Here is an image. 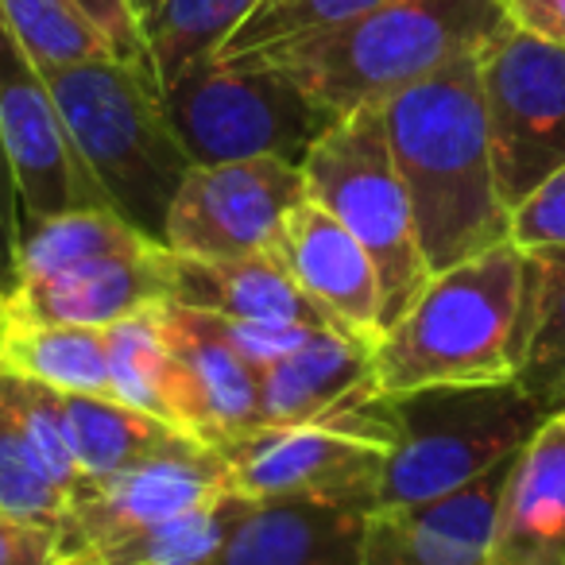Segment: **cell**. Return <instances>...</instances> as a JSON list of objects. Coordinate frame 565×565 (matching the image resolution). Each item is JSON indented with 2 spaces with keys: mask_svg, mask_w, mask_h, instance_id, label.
Wrapping results in <instances>:
<instances>
[{
  "mask_svg": "<svg viewBox=\"0 0 565 565\" xmlns=\"http://www.w3.org/2000/svg\"><path fill=\"white\" fill-rule=\"evenodd\" d=\"M430 275L511 241L480 94V55H465L380 105Z\"/></svg>",
  "mask_w": 565,
  "mask_h": 565,
  "instance_id": "1",
  "label": "cell"
},
{
  "mask_svg": "<svg viewBox=\"0 0 565 565\" xmlns=\"http://www.w3.org/2000/svg\"><path fill=\"white\" fill-rule=\"evenodd\" d=\"M508 24L503 0H380L333 32L241 55V63L287 74L318 105L345 117L380 109L441 66L480 55Z\"/></svg>",
  "mask_w": 565,
  "mask_h": 565,
  "instance_id": "2",
  "label": "cell"
},
{
  "mask_svg": "<svg viewBox=\"0 0 565 565\" xmlns=\"http://www.w3.org/2000/svg\"><path fill=\"white\" fill-rule=\"evenodd\" d=\"M523 349V252L511 241L430 275L372 349L384 395L515 380Z\"/></svg>",
  "mask_w": 565,
  "mask_h": 565,
  "instance_id": "3",
  "label": "cell"
},
{
  "mask_svg": "<svg viewBox=\"0 0 565 565\" xmlns=\"http://www.w3.org/2000/svg\"><path fill=\"white\" fill-rule=\"evenodd\" d=\"M43 78L109 210L163 244L171 202L194 167L167 120L163 94L109 55L47 66Z\"/></svg>",
  "mask_w": 565,
  "mask_h": 565,
  "instance_id": "4",
  "label": "cell"
},
{
  "mask_svg": "<svg viewBox=\"0 0 565 565\" xmlns=\"http://www.w3.org/2000/svg\"><path fill=\"white\" fill-rule=\"evenodd\" d=\"M395 438L387 446L376 508H407L446 495L515 457L550 411L523 384L426 387L387 395Z\"/></svg>",
  "mask_w": 565,
  "mask_h": 565,
  "instance_id": "5",
  "label": "cell"
},
{
  "mask_svg": "<svg viewBox=\"0 0 565 565\" xmlns=\"http://www.w3.org/2000/svg\"><path fill=\"white\" fill-rule=\"evenodd\" d=\"M302 182L307 198L330 210L376 264L387 330L430 282V267L380 109H356L333 120L302 159Z\"/></svg>",
  "mask_w": 565,
  "mask_h": 565,
  "instance_id": "6",
  "label": "cell"
},
{
  "mask_svg": "<svg viewBox=\"0 0 565 565\" xmlns=\"http://www.w3.org/2000/svg\"><path fill=\"white\" fill-rule=\"evenodd\" d=\"M163 109L194 163L287 159L302 167L338 120L287 74L241 58H202L163 89Z\"/></svg>",
  "mask_w": 565,
  "mask_h": 565,
  "instance_id": "7",
  "label": "cell"
},
{
  "mask_svg": "<svg viewBox=\"0 0 565 565\" xmlns=\"http://www.w3.org/2000/svg\"><path fill=\"white\" fill-rule=\"evenodd\" d=\"M480 94L500 198L515 210L565 167V47L508 24L480 51Z\"/></svg>",
  "mask_w": 565,
  "mask_h": 565,
  "instance_id": "8",
  "label": "cell"
},
{
  "mask_svg": "<svg viewBox=\"0 0 565 565\" xmlns=\"http://www.w3.org/2000/svg\"><path fill=\"white\" fill-rule=\"evenodd\" d=\"M302 198V167L287 159L194 163L167 213L163 244L194 259L271 256L282 217Z\"/></svg>",
  "mask_w": 565,
  "mask_h": 565,
  "instance_id": "9",
  "label": "cell"
},
{
  "mask_svg": "<svg viewBox=\"0 0 565 565\" xmlns=\"http://www.w3.org/2000/svg\"><path fill=\"white\" fill-rule=\"evenodd\" d=\"M0 136L20 186L24 221L71 210H109L102 186L66 132L40 63L0 12Z\"/></svg>",
  "mask_w": 565,
  "mask_h": 565,
  "instance_id": "10",
  "label": "cell"
},
{
  "mask_svg": "<svg viewBox=\"0 0 565 565\" xmlns=\"http://www.w3.org/2000/svg\"><path fill=\"white\" fill-rule=\"evenodd\" d=\"M259 426H322L387 449L395 411L376 384L372 345L330 330L310 333L259 372Z\"/></svg>",
  "mask_w": 565,
  "mask_h": 565,
  "instance_id": "11",
  "label": "cell"
},
{
  "mask_svg": "<svg viewBox=\"0 0 565 565\" xmlns=\"http://www.w3.org/2000/svg\"><path fill=\"white\" fill-rule=\"evenodd\" d=\"M228 465V484L248 500L318 495L376 511L387 449L322 426H256L213 446Z\"/></svg>",
  "mask_w": 565,
  "mask_h": 565,
  "instance_id": "12",
  "label": "cell"
},
{
  "mask_svg": "<svg viewBox=\"0 0 565 565\" xmlns=\"http://www.w3.org/2000/svg\"><path fill=\"white\" fill-rule=\"evenodd\" d=\"M233 492L228 465L213 446L148 457L102 484L82 488L58 523V557L94 554L117 539L174 519L198 503Z\"/></svg>",
  "mask_w": 565,
  "mask_h": 565,
  "instance_id": "13",
  "label": "cell"
},
{
  "mask_svg": "<svg viewBox=\"0 0 565 565\" xmlns=\"http://www.w3.org/2000/svg\"><path fill=\"white\" fill-rule=\"evenodd\" d=\"M271 259L299 282V291L326 310L341 333L376 349L384 338V295L364 244L330 210L302 198L271 244Z\"/></svg>",
  "mask_w": 565,
  "mask_h": 565,
  "instance_id": "14",
  "label": "cell"
},
{
  "mask_svg": "<svg viewBox=\"0 0 565 565\" xmlns=\"http://www.w3.org/2000/svg\"><path fill=\"white\" fill-rule=\"evenodd\" d=\"M511 461L515 457L434 500L376 508L364 523L361 565H488Z\"/></svg>",
  "mask_w": 565,
  "mask_h": 565,
  "instance_id": "15",
  "label": "cell"
},
{
  "mask_svg": "<svg viewBox=\"0 0 565 565\" xmlns=\"http://www.w3.org/2000/svg\"><path fill=\"white\" fill-rule=\"evenodd\" d=\"M156 318L174 361V403H179L182 430L202 446H221L256 430L259 369H252L213 333L190 322L186 310L174 302H163Z\"/></svg>",
  "mask_w": 565,
  "mask_h": 565,
  "instance_id": "16",
  "label": "cell"
},
{
  "mask_svg": "<svg viewBox=\"0 0 565 565\" xmlns=\"http://www.w3.org/2000/svg\"><path fill=\"white\" fill-rule=\"evenodd\" d=\"M369 515L361 503L318 495L252 500L205 565H361Z\"/></svg>",
  "mask_w": 565,
  "mask_h": 565,
  "instance_id": "17",
  "label": "cell"
},
{
  "mask_svg": "<svg viewBox=\"0 0 565 565\" xmlns=\"http://www.w3.org/2000/svg\"><path fill=\"white\" fill-rule=\"evenodd\" d=\"M167 244L136 256H113L86 264L78 271L40 282H17L4 295V315L51 326H86L109 330L143 310L167 302Z\"/></svg>",
  "mask_w": 565,
  "mask_h": 565,
  "instance_id": "18",
  "label": "cell"
},
{
  "mask_svg": "<svg viewBox=\"0 0 565 565\" xmlns=\"http://www.w3.org/2000/svg\"><path fill=\"white\" fill-rule=\"evenodd\" d=\"M488 565H565V415H550L511 461Z\"/></svg>",
  "mask_w": 565,
  "mask_h": 565,
  "instance_id": "19",
  "label": "cell"
},
{
  "mask_svg": "<svg viewBox=\"0 0 565 565\" xmlns=\"http://www.w3.org/2000/svg\"><path fill=\"white\" fill-rule=\"evenodd\" d=\"M167 302L202 310V315L241 318V322L307 326V330L341 333V326L318 302H310L299 291V282L282 271L271 256L194 259L171 252L167 256Z\"/></svg>",
  "mask_w": 565,
  "mask_h": 565,
  "instance_id": "20",
  "label": "cell"
},
{
  "mask_svg": "<svg viewBox=\"0 0 565 565\" xmlns=\"http://www.w3.org/2000/svg\"><path fill=\"white\" fill-rule=\"evenodd\" d=\"M63 426L74 461H78L82 488L102 484L148 457L202 446L190 434L167 426L163 418L143 415L120 399H102V395H63Z\"/></svg>",
  "mask_w": 565,
  "mask_h": 565,
  "instance_id": "21",
  "label": "cell"
},
{
  "mask_svg": "<svg viewBox=\"0 0 565 565\" xmlns=\"http://www.w3.org/2000/svg\"><path fill=\"white\" fill-rule=\"evenodd\" d=\"M0 369L63 395H113L105 330L9 318L0 322Z\"/></svg>",
  "mask_w": 565,
  "mask_h": 565,
  "instance_id": "22",
  "label": "cell"
},
{
  "mask_svg": "<svg viewBox=\"0 0 565 565\" xmlns=\"http://www.w3.org/2000/svg\"><path fill=\"white\" fill-rule=\"evenodd\" d=\"M515 384L557 415L565 395V244L523 252V349Z\"/></svg>",
  "mask_w": 565,
  "mask_h": 565,
  "instance_id": "23",
  "label": "cell"
},
{
  "mask_svg": "<svg viewBox=\"0 0 565 565\" xmlns=\"http://www.w3.org/2000/svg\"><path fill=\"white\" fill-rule=\"evenodd\" d=\"M159 241L132 228L117 210H71L55 217L24 221L17 248V282H40L78 271L97 259L136 256Z\"/></svg>",
  "mask_w": 565,
  "mask_h": 565,
  "instance_id": "24",
  "label": "cell"
},
{
  "mask_svg": "<svg viewBox=\"0 0 565 565\" xmlns=\"http://www.w3.org/2000/svg\"><path fill=\"white\" fill-rule=\"evenodd\" d=\"M259 0H151L140 12L143 40L159 74V89L202 58L217 55Z\"/></svg>",
  "mask_w": 565,
  "mask_h": 565,
  "instance_id": "25",
  "label": "cell"
},
{
  "mask_svg": "<svg viewBox=\"0 0 565 565\" xmlns=\"http://www.w3.org/2000/svg\"><path fill=\"white\" fill-rule=\"evenodd\" d=\"M248 508V495L221 492L182 515L163 519L148 531H136L82 557H89L94 565H205L225 546V539Z\"/></svg>",
  "mask_w": 565,
  "mask_h": 565,
  "instance_id": "26",
  "label": "cell"
},
{
  "mask_svg": "<svg viewBox=\"0 0 565 565\" xmlns=\"http://www.w3.org/2000/svg\"><path fill=\"white\" fill-rule=\"evenodd\" d=\"M156 310H143V315H132L105 330L113 395L120 403H128V407L143 411V415H156L167 426L182 430L179 403H174V361L167 353L163 333H159Z\"/></svg>",
  "mask_w": 565,
  "mask_h": 565,
  "instance_id": "27",
  "label": "cell"
},
{
  "mask_svg": "<svg viewBox=\"0 0 565 565\" xmlns=\"http://www.w3.org/2000/svg\"><path fill=\"white\" fill-rule=\"evenodd\" d=\"M66 508H71V495L55 484L43 457L28 441L17 403H12L9 372L0 369V511L58 531Z\"/></svg>",
  "mask_w": 565,
  "mask_h": 565,
  "instance_id": "28",
  "label": "cell"
},
{
  "mask_svg": "<svg viewBox=\"0 0 565 565\" xmlns=\"http://www.w3.org/2000/svg\"><path fill=\"white\" fill-rule=\"evenodd\" d=\"M376 4L380 0H259L248 20L233 32V40L217 51V58L256 55V51L279 47V43L333 32Z\"/></svg>",
  "mask_w": 565,
  "mask_h": 565,
  "instance_id": "29",
  "label": "cell"
},
{
  "mask_svg": "<svg viewBox=\"0 0 565 565\" xmlns=\"http://www.w3.org/2000/svg\"><path fill=\"white\" fill-rule=\"evenodd\" d=\"M0 12L43 71L109 55L105 40L89 28V20L71 0H0Z\"/></svg>",
  "mask_w": 565,
  "mask_h": 565,
  "instance_id": "30",
  "label": "cell"
},
{
  "mask_svg": "<svg viewBox=\"0 0 565 565\" xmlns=\"http://www.w3.org/2000/svg\"><path fill=\"white\" fill-rule=\"evenodd\" d=\"M9 384H12V403H17V415H20V423H24L28 441H32L35 454L43 457V465H47V472L55 477V484L74 500V492L82 488V472L71 454V441H66L63 392H51V387L20 380V376H12V372H9Z\"/></svg>",
  "mask_w": 565,
  "mask_h": 565,
  "instance_id": "31",
  "label": "cell"
},
{
  "mask_svg": "<svg viewBox=\"0 0 565 565\" xmlns=\"http://www.w3.org/2000/svg\"><path fill=\"white\" fill-rule=\"evenodd\" d=\"M186 310V307H182ZM190 322L202 326L205 333L221 341V345L233 349L241 361H248L252 369L264 372L267 364L282 361L287 353L302 345L310 333L318 330H307V326H264V322H241V318H221V315H202V310H186Z\"/></svg>",
  "mask_w": 565,
  "mask_h": 565,
  "instance_id": "32",
  "label": "cell"
},
{
  "mask_svg": "<svg viewBox=\"0 0 565 565\" xmlns=\"http://www.w3.org/2000/svg\"><path fill=\"white\" fill-rule=\"evenodd\" d=\"M71 4L89 20V28L102 35L117 63H125L128 71H136L143 82H151L159 89V74L156 63H151L148 40H143V28H140V12H136L132 0H71Z\"/></svg>",
  "mask_w": 565,
  "mask_h": 565,
  "instance_id": "33",
  "label": "cell"
},
{
  "mask_svg": "<svg viewBox=\"0 0 565 565\" xmlns=\"http://www.w3.org/2000/svg\"><path fill=\"white\" fill-rule=\"evenodd\" d=\"M511 244L519 252L565 244V167H557L550 179H542L511 210Z\"/></svg>",
  "mask_w": 565,
  "mask_h": 565,
  "instance_id": "34",
  "label": "cell"
},
{
  "mask_svg": "<svg viewBox=\"0 0 565 565\" xmlns=\"http://www.w3.org/2000/svg\"><path fill=\"white\" fill-rule=\"evenodd\" d=\"M58 531L0 511V565H55Z\"/></svg>",
  "mask_w": 565,
  "mask_h": 565,
  "instance_id": "35",
  "label": "cell"
},
{
  "mask_svg": "<svg viewBox=\"0 0 565 565\" xmlns=\"http://www.w3.org/2000/svg\"><path fill=\"white\" fill-rule=\"evenodd\" d=\"M20 233H24V221H20V186H17L9 148H4V136H0V287H4V295L17 287Z\"/></svg>",
  "mask_w": 565,
  "mask_h": 565,
  "instance_id": "36",
  "label": "cell"
},
{
  "mask_svg": "<svg viewBox=\"0 0 565 565\" xmlns=\"http://www.w3.org/2000/svg\"><path fill=\"white\" fill-rule=\"evenodd\" d=\"M508 20L565 47V0H503Z\"/></svg>",
  "mask_w": 565,
  "mask_h": 565,
  "instance_id": "37",
  "label": "cell"
},
{
  "mask_svg": "<svg viewBox=\"0 0 565 565\" xmlns=\"http://www.w3.org/2000/svg\"><path fill=\"white\" fill-rule=\"evenodd\" d=\"M55 565H94L89 557H82V554H74V557H58Z\"/></svg>",
  "mask_w": 565,
  "mask_h": 565,
  "instance_id": "38",
  "label": "cell"
},
{
  "mask_svg": "<svg viewBox=\"0 0 565 565\" xmlns=\"http://www.w3.org/2000/svg\"><path fill=\"white\" fill-rule=\"evenodd\" d=\"M132 4H136V12H143V9L151 4V0H132Z\"/></svg>",
  "mask_w": 565,
  "mask_h": 565,
  "instance_id": "39",
  "label": "cell"
},
{
  "mask_svg": "<svg viewBox=\"0 0 565 565\" xmlns=\"http://www.w3.org/2000/svg\"><path fill=\"white\" fill-rule=\"evenodd\" d=\"M0 322H4V287H0Z\"/></svg>",
  "mask_w": 565,
  "mask_h": 565,
  "instance_id": "40",
  "label": "cell"
},
{
  "mask_svg": "<svg viewBox=\"0 0 565 565\" xmlns=\"http://www.w3.org/2000/svg\"><path fill=\"white\" fill-rule=\"evenodd\" d=\"M557 415H565V395H562V407H557Z\"/></svg>",
  "mask_w": 565,
  "mask_h": 565,
  "instance_id": "41",
  "label": "cell"
}]
</instances>
